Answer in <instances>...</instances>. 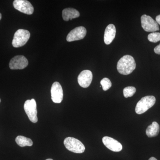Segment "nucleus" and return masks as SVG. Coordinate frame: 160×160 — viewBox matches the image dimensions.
Masks as SVG:
<instances>
[{
  "label": "nucleus",
  "instance_id": "f257e3e1",
  "mask_svg": "<svg viewBox=\"0 0 160 160\" xmlns=\"http://www.w3.org/2000/svg\"><path fill=\"white\" fill-rule=\"evenodd\" d=\"M136 63L134 58L129 55L124 56L121 58L117 64L118 71L121 74H130L135 69Z\"/></svg>",
  "mask_w": 160,
  "mask_h": 160
},
{
  "label": "nucleus",
  "instance_id": "f03ea898",
  "mask_svg": "<svg viewBox=\"0 0 160 160\" xmlns=\"http://www.w3.org/2000/svg\"><path fill=\"white\" fill-rule=\"evenodd\" d=\"M156 98L153 96L144 97L137 104L136 112L138 114H142L154 106Z\"/></svg>",
  "mask_w": 160,
  "mask_h": 160
},
{
  "label": "nucleus",
  "instance_id": "7ed1b4c3",
  "mask_svg": "<svg viewBox=\"0 0 160 160\" xmlns=\"http://www.w3.org/2000/svg\"><path fill=\"white\" fill-rule=\"evenodd\" d=\"M64 144L66 149L75 153H83L86 149L83 143L74 138H66L64 140Z\"/></svg>",
  "mask_w": 160,
  "mask_h": 160
},
{
  "label": "nucleus",
  "instance_id": "20e7f679",
  "mask_svg": "<svg viewBox=\"0 0 160 160\" xmlns=\"http://www.w3.org/2000/svg\"><path fill=\"white\" fill-rule=\"evenodd\" d=\"M30 36L28 30L20 29L16 32L12 41V45L15 48L24 46L28 42Z\"/></svg>",
  "mask_w": 160,
  "mask_h": 160
},
{
  "label": "nucleus",
  "instance_id": "39448f33",
  "mask_svg": "<svg viewBox=\"0 0 160 160\" xmlns=\"http://www.w3.org/2000/svg\"><path fill=\"white\" fill-rule=\"evenodd\" d=\"M24 109L29 119L33 123L37 122V104L34 99L26 101L24 106Z\"/></svg>",
  "mask_w": 160,
  "mask_h": 160
},
{
  "label": "nucleus",
  "instance_id": "423d86ee",
  "mask_svg": "<svg viewBox=\"0 0 160 160\" xmlns=\"http://www.w3.org/2000/svg\"><path fill=\"white\" fill-rule=\"evenodd\" d=\"M141 23L143 29L146 32H154L159 30L158 23L149 16L146 14L142 16Z\"/></svg>",
  "mask_w": 160,
  "mask_h": 160
},
{
  "label": "nucleus",
  "instance_id": "0eeeda50",
  "mask_svg": "<svg viewBox=\"0 0 160 160\" xmlns=\"http://www.w3.org/2000/svg\"><path fill=\"white\" fill-rule=\"evenodd\" d=\"M13 5L15 9L25 14H32L34 11L33 6L26 0H15Z\"/></svg>",
  "mask_w": 160,
  "mask_h": 160
},
{
  "label": "nucleus",
  "instance_id": "6e6552de",
  "mask_svg": "<svg viewBox=\"0 0 160 160\" xmlns=\"http://www.w3.org/2000/svg\"><path fill=\"white\" fill-rule=\"evenodd\" d=\"M28 61L23 55L16 56L11 59L9 64L11 69H22L28 65Z\"/></svg>",
  "mask_w": 160,
  "mask_h": 160
},
{
  "label": "nucleus",
  "instance_id": "1a4fd4ad",
  "mask_svg": "<svg viewBox=\"0 0 160 160\" xmlns=\"http://www.w3.org/2000/svg\"><path fill=\"white\" fill-rule=\"evenodd\" d=\"M86 28L83 26L76 27L69 32L66 40L68 42H71L82 39L86 36Z\"/></svg>",
  "mask_w": 160,
  "mask_h": 160
},
{
  "label": "nucleus",
  "instance_id": "9d476101",
  "mask_svg": "<svg viewBox=\"0 0 160 160\" xmlns=\"http://www.w3.org/2000/svg\"><path fill=\"white\" fill-rule=\"evenodd\" d=\"M51 98L52 102L56 103L62 102L63 98L62 88L58 82H55L51 89Z\"/></svg>",
  "mask_w": 160,
  "mask_h": 160
},
{
  "label": "nucleus",
  "instance_id": "9b49d317",
  "mask_svg": "<svg viewBox=\"0 0 160 160\" xmlns=\"http://www.w3.org/2000/svg\"><path fill=\"white\" fill-rule=\"evenodd\" d=\"M92 79V74L91 71L85 70L82 71L78 77V82L81 87L86 88L90 86Z\"/></svg>",
  "mask_w": 160,
  "mask_h": 160
},
{
  "label": "nucleus",
  "instance_id": "f8f14e48",
  "mask_svg": "<svg viewBox=\"0 0 160 160\" xmlns=\"http://www.w3.org/2000/svg\"><path fill=\"white\" fill-rule=\"evenodd\" d=\"M102 142L104 145L111 151L118 152L122 149V144L112 138L104 137L102 138Z\"/></svg>",
  "mask_w": 160,
  "mask_h": 160
},
{
  "label": "nucleus",
  "instance_id": "ddd939ff",
  "mask_svg": "<svg viewBox=\"0 0 160 160\" xmlns=\"http://www.w3.org/2000/svg\"><path fill=\"white\" fill-rule=\"evenodd\" d=\"M116 33L115 26L113 24H109L106 27L104 34V42L106 45H109L111 43L115 37Z\"/></svg>",
  "mask_w": 160,
  "mask_h": 160
},
{
  "label": "nucleus",
  "instance_id": "4468645a",
  "mask_svg": "<svg viewBox=\"0 0 160 160\" xmlns=\"http://www.w3.org/2000/svg\"><path fill=\"white\" fill-rule=\"evenodd\" d=\"M80 13L77 10L73 8H66L62 11V18L65 21H68L73 18H78Z\"/></svg>",
  "mask_w": 160,
  "mask_h": 160
},
{
  "label": "nucleus",
  "instance_id": "2eb2a0df",
  "mask_svg": "<svg viewBox=\"0 0 160 160\" xmlns=\"http://www.w3.org/2000/svg\"><path fill=\"white\" fill-rule=\"evenodd\" d=\"M159 131V125L157 122H154L146 129V134L149 138L154 137L158 135Z\"/></svg>",
  "mask_w": 160,
  "mask_h": 160
},
{
  "label": "nucleus",
  "instance_id": "dca6fc26",
  "mask_svg": "<svg viewBox=\"0 0 160 160\" xmlns=\"http://www.w3.org/2000/svg\"><path fill=\"white\" fill-rule=\"evenodd\" d=\"M16 142L21 147L32 146L33 142L31 139L26 138L22 136H18L16 138Z\"/></svg>",
  "mask_w": 160,
  "mask_h": 160
},
{
  "label": "nucleus",
  "instance_id": "f3484780",
  "mask_svg": "<svg viewBox=\"0 0 160 160\" xmlns=\"http://www.w3.org/2000/svg\"><path fill=\"white\" fill-rule=\"evenodd\" d=\"M136 91V89L133 86H128L123 89V94L126 98L131 97Z\"/></svg>",
  "mask_w": 160,
  "mask_h": 160
},
{
  "label": "nucleus",
  "instance_id": "a211bd4d",
  "mask_svg": "<svg viewBox=\"0 0 160 160\" xmlns=\"http://www.w3.org/2000/svg\"><path fill=\"white\" fill-rule=\"evenodd\" d=\"M101 84L104 91H107L110 89L112 86V83L110 80L108 78H104L101 81Z\"/></svg>",
  "mask_w": 160,
  "mask_h": 160
},
{
  "label": "nucleus",
  "instance_id": "6ab92c4d",
  "mask_svg": "<svg viewBox=\"0 0 160 160\" xmlns=\"http://www.w3.org/2000/svg\"><path fill=\"white\" fill-rule=\"evenodd\" d=\"M149 42L156 43L160 41V33L158 32H153L150 33L148 36Z\"/></svg>",
  "mask_w": 160,
  "mask_h": 160
},
{
  "label": "nucleus",
  "instance_id": "aec40b11",
  "mask_svg": "<svg viewBox=\"0 0 160 160\" xmlns=\"http://www.w3.org/2000/svg\"><path fill=\"white\" fill-rule=\"evenodd\" d=\"M154 51L157 54L160 55V44L158 46L155 47Z\"/></svg>",
  "mask_w": 160,
  "mask_h": 160
},
{
  "label": "nucleus",
  "instance_id": "412c9836",
  "mask_svg": "<svg viewBox=\"0 0 160 160\" xmlns=\"http://www.w3.org/2000/svg\"><path fill=\"white\" fill-rule=\"evenodd\" d=\"M156 22L158 24H159L160 25V15L157 16L156 18Z\"/></svg>",
  "mask_w": 160,
  "mask_h": 160
},
{
  "label": "nucleus",
  "instance_id": "4be33fe9",
  "mask_svg": "<svg viewBox=\"0 0 160 160\" xmlns=\"http://www.w3.org/2000/svg\"><path fill=\"white\" fill-rule=\"evenodd\" d=\"M149 160H158L156 158L154 157H151L149 159Z\"/></svg>",
  "mask_w": 160,
  "mask_h": 160
},
{
  "label": "nucleus",
  "instance_id": "5701e85b",
  "mask_svg": "<svg viewBox=\"0 0 160 160\" xmlns=\"http://www.w3.org/2000/svg\"><path fill=\"white\" fill-rule=\"evenodd\" d=\"M2 15L1 14V13H0V20H1V19H2Z\"/></svg>",
  "mask_w": 160,
  "mask_h": 160
},
{
  "label": "nucleus",
  "instance_id": "b1692460",
  "mask_svg": "<svg viewBox=\"0 0 160 160\" xmlns=\"http://www.w3.org/2000/svg\"><path fill=\"white\" fill-rule=\"evenodd\" d=\"M46 160H52V159L49 158V159H46Z\"/></svg>",
  "mask_w": 160,
  "mask_h": 160
},
{
  "label": "nucleus",
  "instance_id": "393cba45",
  "mask_svg": "<svg viewBox=\"0 0 160 160\" xmlns=\"http://www.w3.org/2000/svg\"><path fill=\"white\" fill-rule=\"evenodd\" d=\"M0 102H1V99H0Z\"/></svg>",
  "mask_w": 160,
  "mask_h": 160
}]
</instances>
